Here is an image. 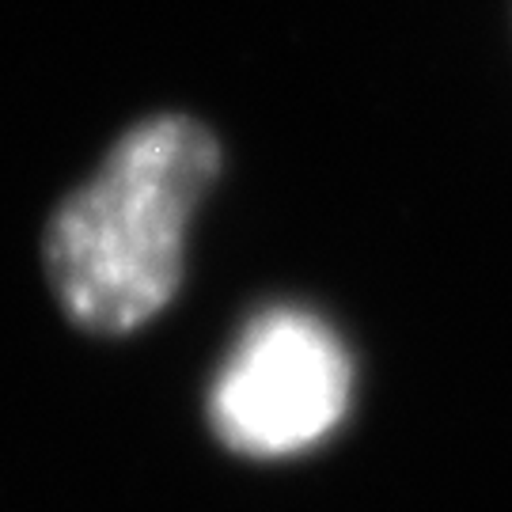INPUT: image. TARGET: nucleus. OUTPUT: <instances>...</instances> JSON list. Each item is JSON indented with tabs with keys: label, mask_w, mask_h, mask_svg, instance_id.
<instances>
[{
	"label": "nucleus",
	"mask_w": 512,
	"mask_h": 512,
	"mask_svg": "<svg viewBox=\"0 0 512 512\" xmlns=\"http://www.w3.org/2000/svg\"><path fill=\"white\" fill-rule=\"evenodd\" d=\"M220 175L217 137L183 114L133 126L46 228V274L69 319L126 334L183 281L186 232Z\"/></svg>",
	"instance_id": "obj_1"
},
{
	"label": "nucleus",
	"mask_w": 512,
	"mask_h": 512,
	"mask_svg": "<svg viewBox=\"0 0 512 512\" xmlns=\"http://www.w3.org/2000/svg\"><path fill=\"white\" fill-rule=\"evenodd\" d=\"M353 361L304 308H270L239 334L209 391V421L232 452L281 459L308 452L346 418Z\"/></svg>",
	"instance_id": "obj_2"
}]
</instances>
